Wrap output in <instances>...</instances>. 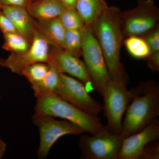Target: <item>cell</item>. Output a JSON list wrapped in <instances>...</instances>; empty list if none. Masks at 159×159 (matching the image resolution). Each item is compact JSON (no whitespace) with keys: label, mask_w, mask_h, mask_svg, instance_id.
Returning a JSON list of instances; mask_svg holds the SVG:
<instances>
[{"label":"cell","mask_w":159,"mask_h":159,"mask_svg":"<svg viewBox=\"0 0 159 159\" xmlns=\"http://www.w3.org/2000/svg\"><path fill=\"white\" fill-rule=\"evenodd\" d=\"M34 116H50L65 119L79 126L85 132L97 134L106 128L101 119L77 108L55 93L36 97Z\"/></svg>","instance_id":"3"},{"label":"cell","mask_w":159,"mask_h":159,"mask_svg":"<svg viewBox=\"0 0 159 159\" xmlns=\"http://www.w3.org/2000/svg\"><path fill=\"white\" fill-rule=\"evenodd\" d=\"M157 141L151 142L142 153L141 159H158L159 144Z\"/></svg>","instance_id":"24"},{"label":"cell","mask_w":159,"mask_h":159,"mask_svg":"<svg viewBox=\"0 0 159 159\" xmlns=\"http://www.w3.org/2000/svg\"><path fill=\"white\" fill-rule=\"evenodd\" d=\"M54 93L93 116H97L103 111V105L91 97L84 84L67 74H60L59 84Z\"/></svg>","instance_id":"9"},{"label":"cell","mask_w":159,"mask_h":159,"mask_svg":"<svg viewBox=\"0 0 159 159\" xmlns=\"http://www.w3.org/2000/svg\"><path fill=\"white\" fill-rule=\"evenodd\" d=\"M6 149V145L0 138V159H2L5 155Z\"/></svg>","instance_id":"29"},{"label":"cell","mask_w":159,"mask_h":159,"mask_svg":"<svg viewBox=\"0 0 159 159\" xmlns=\"http://www.w3.org/2000/svg\"><path fill=\"white\" fill-rule=\"evenodd\" d=\"M108 7L105 0H77L76 10L82 17L85 25L92 26Z\"/></svg>","instance_id":"16"},{"label":"cell","mask_w":159,"mask_h":159,"mask_svg":"<svg viewBox=\"0 0 159 159\" xmlns=\"http://www.w3.org/2000/svg\"><path fill=\"white\" fill-rule=\"evenodd\" d=\"M49 68L50 66L47 63H36L24 69L21 75L25 77L31 85H34L43 78Z\"/></svg>","instance_id":"21"},{"label":"cell","mask_w":159,"mask_h":159,"mask_svg":"<svg viewBox=\"0 0 159 159\" xmlns=\"http://www.w3.org/2000/svg\"><path fill=\"white\" fill-rule=\"evenodd\" d=\"M26 9L33 19L45 21L59 17L66 8L60 0H32Z\"/></svg>","instance_id":"14"},{"label":"cell","mask_w":159,"mask_h":159,"mask_svg":"<svg viewBox=\"0 0 159 159\" xmlns=\"http://www.w3.org/2000/svg\"><path fill=\"white\" fill-rule=\"evenodd\" d=\"M32 0H0L2 6H17L27 8Z\"/></svg>","instance_id":"27"},{"label":"cell","mask_w":159,"mask_h":159,"mask_svg":"<svg viewBox=\"0 0 159 159\" xmlns=\"http://www.w3.org/2000/svg\"><path fill=\"white\" fill-rule=\"evenodd\" d=\"M66 9H76L77 0H60Z\"/></svg>","instance_id":"28"},{"label":"cell","mask_w":159,"mask_h":159,"mask_svg":"<svg viewBox=\"0 0 159 159\" xmlns=\"http://www.w3.org/2000/svg\"><path fill=\"white\" fill-rule=\"evenodd\" d=\"M147 65L151 70L158 72L159 70V51L151 53L146 58Z\"/></svg>","instance_id":"26"},{"label":"cell","mask_w":159,"mask_h":159,"mask_svg":"<svg viewBox=\"0 0 159 159\" xmlns=\"http://www.w3.org/2000/svg\"><path fill=\"white\" fill-rule=\"evenodd\" d=\"M50 66L48 71L39 82L31 85L35 97L54 93L60 80V73L54 67Z\"/></svg>","instance_id":"17"},{"label":"cell","mask_w":159,"mask_h":159,"mask_svg":"<svg viewBox=\"0 0 159 159\" xmlns=\"http://www.w3.org/2000/svg\"><path fill=\"white\" fill-rule=\"evenodd\" d=\"M121 12L118 7L108 6L91 27L102 49L111 78L126 79L120 60V49L124 37Z\"/></svg>","instance_id":"1"},{"label":"cell","mask_w":159,"mask_h":159,"mask_svg":"<svg viewBox=\"0 0 159 159\" xmlns=\"http://www.w3.org/2000/svg\"><path fill=\"white\" fill-rule=\"evenodd\" d=\"M1 9L11 21L17 32L31 43L35 30V21L25 8L2 6Z\"/></svg>","instance_id":"13"},{"label":"cell","mask_w":159,"mask_h":159,"mask_svg":"<svg viewBox=\"0 0 159 159\" xmlns=\"http://www.w3.org/2000/svg\"><path fill=\"white\" fill-rule=\"evenodd\" d=\"M132 99L122 121L123 139L138 132L159 115V88L155 83H145Z\"/></svg>","instance_id":"2"},{"label":"cell","mask_w":159,"mask_h":159,"mask_svg":"<svg viewBox=\"0 0 159 159\" xmlns=\"http://www.w3.org/2000/svg\"><path fill=\"white\" fill-rule=\"evenodd\" d=\"M51 47L47 63L54 67L60 73L79 80L89 93L94 90L93 84L84 61L66 50Z\"/></svg>","instance_id":"11"},{"label":"cell","mask_w":159,"mask_h":159,"mask_svg":"<svg viewBox=\"0 0 159 159\" xmlns=\"http://www.w3.org/2000/svg\"><path fill=\"white\" fill-rule=\"evenodd\" d=\"M159 11L153 0H139L134 9L121 12L123 35L144 36L157 26Z\"/></svg>","instance_id":"6"},{"label":"cell","mask_w":159,"mask_h":159,"mask_svg":"<svg viewBox=\"0 0 159 159\" xmlns=\"http://www.w3.org/2000/svg\"><path fill=\"white\" fill-rule=\"evenodd\" d=\"M3 35L2 48L11 53H23L27 51L31 45V43L19 33H5Z\"/></svg>","instance_id":"19"},{"label":"cell","mask_w":159,"mask_h":159,"mask_svg":"<svg viewBox=\"0 0 159 159\" xmlns=\"http://www.w3.org/2000/svg\"><path fill=\"white\" fill-rule=\"evenodd\" d=\"M143 38L148 43V45L150 47L151 53L159 51V29L158 26H157L153 30L144 35Z\"/></svg>","instance_id":"23"},{"label":"cell","mask_w":159,"mask_h":159,"mask_svg":"<svg viewBox=\"0 0 159 159\" xmlns=\"http://www.w3.org/2000/svg\"><path fill=\"white\" fill-rule=\"evenodd\" d=\"M123 139L107 127L92 136L82 135L79 141L82 158L118 159Z\"/></svg>","instance_id":"8"},{"label":"cell","mask_w":159,"mask_h":159,"mask_svg":"<svg viewBox=\"0 0 159 159\" xmlns=\"http://www.w3.org/2000/svg\"><path fill=\"white\" fill-rule=\"evenodd\" d=\"M0 30L3 34L9 33H18L16 29L10 19L0 9Z\"/></svg>","instance_id":"25"},{"label":"cell","mask_w":159,"mask_h":159,"mask_svg":"<svg viewBox=\"0 0 159 159\" xmlns=\"http://www.w3.org/2000/svg\"><path fill=\"white\" fill-rule=\"evenodd\" d=\"M124 44L129 54L136 59H146L151 53L148 43L141 36L127 37Z\"/></svg>","instance_id":"18"},{"label":"cell","mask_w":159,"mask_h":159,"mask_svg":"<svg viewBox=\"0 0 159 159\" xmlns=\"http://www.w3.org/2000/svg\"><path fill=\"white\" fill-rule=\"evenodd\" d=\"M81 34L80 30H66L65 50L79 57L81 55Z\"/></svg>","instance_id":"22"},{"label":"cell","mask_w":159,"mask_h":159,"mask_svg":"<svg viewBox=\"0 0 159 159\" xmlns=\"http://www.w3.org/2000/svg\"><path fill=\"white\" fill-rule=\"evenodd\" d=\"M126 80L111 78L109 80L103 90V110L106 117V127L113 133L121 135L122 118L129 102L137 93L136 90L126 88Z\"/></svg>","instance_id":"4"},{"label":"cell","mask_w":159,"mask_h":159,"mask_svg":"<svg viewBox=\"0 0 159 159\" xmlns=\"http://www.w3.org/2000/svg\"><path fill=\"white\" fill-rule=\"evenodd\" d=\"M81 55L94 89L102 96L105 86L110 79L102 49L92 27L85 25L80 29Z\"/></svg>","instance_id":"5"},{"label":"cell","mask_w":159,"mask_h":159,"mask_svg":"<svg viewBox=\"0 0 159 159\" xmlns=\"http://www.w3.org/2000/svg\"><path fill=\"white\" fill-rule=\"evenodd\" d=\"M51 47L48 40L35 27L29 49L23 53H11L7 58L0 60V66L21 75L23 70L31 65L38 62L47 63Z\"/></svg>","instance_id":"10"},{"label":"cell","mask_w":159,"mask_h":159,"mask_svg":"<svg viewBox=\"0 0 159 159\" xmlns=\"http://www.w3.org/2000/svg\"><path fill=\"white\" fill-rule=\"evenodd\" d=\"M58 18L66 30H80L85 25L76 9H66Z\"/></svg>","instance_id":"20"},{"label":"cell","mask_w":159,"mask_h":159,"mask_svg":"<svg viewBox=\"0 0 159 159\" xmlns=\"http://www.w3.org/2000/svg\"><path fill=\"white\" fill-rule=\"evenodd\" d=\"M32 120L39 130L40 142L37 155L40 159L47 157L52 146L61 137L85 133L74 123L66 120H57L50 116H33Z\"/></svg>","instance_id":"7"},{"label":"cell","mask_w":159,"mask_h":159,"mask_svg":"<svg viewBox=\"0 0 159 159\" xmlns=\"http://www.w3.org/2000/svg\"><path fill=\"white\" fill-rule=\"evenodd\" d=\"M159 139V120L154 119L145 128L125 138L118 159H141L148 144Z\"/></svg>","instance_id":"12"},{"label":"cell","mask_w":159,"mask_h":159,"mask_svg":"<svg viewBox=\"0 0 159 159\" xmlns=\"http://www.w3.org/2000/svg\"><path fill=\"white\" fill-rule=\"evenodd\" d=\"M0 9H1V5H0Z\"/></svg>","instance_id":"30"},{"label":"cell","mask_w":159,"mask_h":159,"mask_svg":"<svg viewBox=\"0 0 159 159\" xmlns=\"http://www.w3.org/2000/svg\"><path fill=\"white\" fill-rule=\"evenodd\" d=\"M35 24L36 29L45 38L51 47L65 49L66 30L59 18L48 20L35 21Z\"/></svg>","instance_id":"15"}]
</instances>
